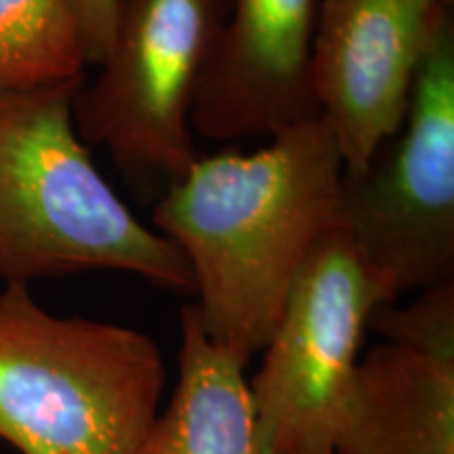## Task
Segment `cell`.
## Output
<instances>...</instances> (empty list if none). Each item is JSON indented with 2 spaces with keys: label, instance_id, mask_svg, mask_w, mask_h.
<instances>
[{
  "label": "cell",
  "instance_id": "cell-5",
  "mask_svg": "<svg viewBox=\"0 0 454 454\" xmlns=\"http://www.w3.org/2000/svg\"><path fill=\"white\" fill-rule=\"evenodd\" d=\"M339 227L394 301L454 280V21L435 32L397 133L343 167Z\"/></svg>",
  "mask_w": 454,
  "mask_h": 454
},
{
  "label": "cell",
  "instance_id": "cell-12",
  "mask_svg": "<svg viewBox=\"0 0 454 454\" xmlns=\"http://www.w3.org/2000/svg\"><path fill=\"white\" fill-rule=\"evenodd\" d=\"M368 328L389 343L454 362V280L421 291L406 308L381 305L372 311Z\"/></svg>",
  "mask_w": 454,
  "mask_h": 454
},
{
  "label": "cell",
  "instance_id": "cell-14",
  "mask_svg": "<svg viewBox=\"0 0 454 454\" xmlns=\"http://www.w3.org/2000/svg\"><path fill=\"white\" fill-rule=\"evenodd\" d=\"M446 3H448V4H452V3H454V0H446Z\"/></svg>",
  "mask_w": 454,
  "mask_h": 454
},
{
  "label": "cell",
  "instance_id": "cell-11",
  "mask_svg": "<svg viewBox=\"0 0 454 454\" xmlns=\"http://www.w3.org/2000/svg\"><path fill=\"white\" fill-rule=\"evenodd\" d=\"M67 0H0V87L36 89L84 78Z\"/></svg>",
  "mask_w": 454,
  "mask_h": 454
},
{
  "label": "cell",
  "instance_id": "cell-10",
  "mask_svg": "<svg viewBox=\"0 0 454 454\" xmlns=\"http://www.w3.org/2000/svg\"><path fill=\"white\" fill-rule=\"evenodd\" d=\"M179 331L177 387L130 454H263L248 360L204 333L196 303L181 309Z\"/></svg>",
  "mask_w": 454,
  "mask_h": 454
},
{
  "label": "cell",
  "instance_id": "cell-2",
  "mask_svg": "<svg viewBox=\"0 0 454 454\" xmlns=\"http://www.w3.org/2000/svg\"><path fill=\"white\" fill-rule=\"evenodd\" d=\"M82 82L0 87V280L116 270L192 294L184 254L130 213L78 135Z\"/></svg>",
  "mask_w": 454,
  "mask_h": 454
},
{
  "label": "cell",
  "instance_id": "cell-6",
  "mask_svg": "<svg viewBox=\"0 0 454 454\" xmlns=\"http://www.w3.org/2000/svg\"><path fill=\"white\" fill-rule=\"evenodd\" d=\"M395 303L340 227L305 259L251 385L263 454H333L334 412L372 311Z\"/></svg>",
  "mask_w": 454,
  "mask_h": 454
},
{
  "label": "cell",
  "instance_id": "cell-8",
  "mask_svg": "<svg viewBox=\"0 0 454 454\" xmlns=\"http://www.w3.org/2000/svg\"><path fill=\"white\" fill-rule=\"evenodd\" d=\"M320 0H231L192 112L194 135L219 144L271 139L320 118L309 53Z\"/></svg>",
  "mask_w": 454,
  "mask_h": 454
},
{
  "label": "cell",
  "instance_id": "cell-1",
  "mask_svg": "<svg viewBox=\"0 0 454 454\" xmlns=\"http://www.w3.org/2000/svg\"><path fill=\"white\" fill-rule=\"evenodd\" d=\"M343 156L322 118L254 152L198 158L152 208L190 265L204 333L244 360L265 348L294 278L339 227Z\"/></svg>",
  "mask_w": 454,
  "mask_h": 454
},
{
  "label": "cell",
  "instance_id": "cell-7",
  "mask_svg": "<svg viewBox=\"0 0 454 454\" xmlns=\"http://www.w3.org/2000/svg\"><path fill=\"white\" fill-rule=\"evenodd\" d=\"M452 15L446 0H320L309 78L343 167L397 133L425 55Z\"/></svg>",
  "mask_w": 454,
  "mask_h": 454
},
{
  "label": "cell",
  "instance_id": "cell-4",
  "mask_svg": "<svg viewBox=\"0 0 454 454\" xmlns=\"http://www.w3.org/2000/svg\"><path fill=\"white\" fill-rule=\"evenodd\" d=\"M231 0H118L110 49L74 95V124L122 177L160 196L198 160L192 112Z\"/></svg>",
  "mask_w": 454,
  "mask_h": 454
},
{
  "label": "cell",
  "instance_id": "cell-9",
  "mask_svg": "<svg viewBox=\"0 0 454 454\" xmlns=\"http://www.w3.org/2000/svg\"><path fill=\"white\" fill-rule=\"evenodd\" d=\"M333 454H454V362L372 345L334 412Z\"/></svg>",
  "mask_w": 454,
  "mask_h": 454
},
{
  "label": "cell",
  "instance_id": "cell-3",
  "mask_svg": "<svg viewBox=\"0 0 454 454\" xmlns=\"http://www.w3.org/2000/svg\"><path fill=\"white\" fill-rule=\"evenodd\" d=\"M164 385L145 333L51 314L27 284L0 291V440L20 454H130Z\"/></svg>",
  "mask_w": 454,
  "mask_h": 454
},
{
  "label": "cell",
  "instance_id": "cell-13",
  "mask_svg": "<svg viewBox=\"0 0 454 454\" xmlns=\"http://www.w3.org/2000/svg\"><path fill=\"white\" fill-rule=\"evenodd\" d=\"M67 3L76 21L87 66H99L114 36L118 0H67Z\"/></svg>",
  "mask_w": 454,
  "mask_h": 454
}]
</instances>
